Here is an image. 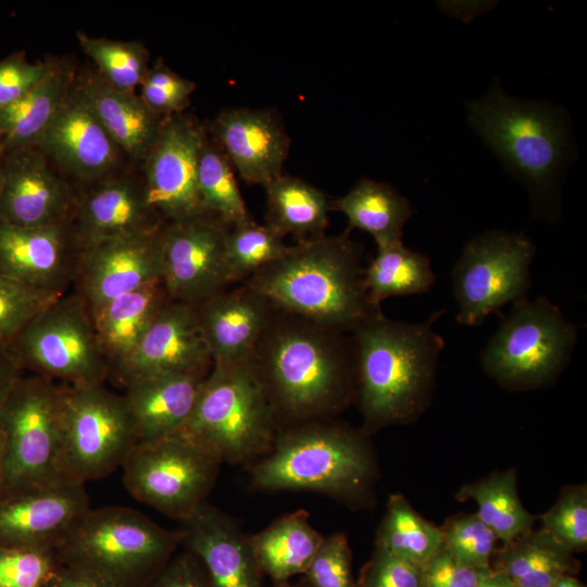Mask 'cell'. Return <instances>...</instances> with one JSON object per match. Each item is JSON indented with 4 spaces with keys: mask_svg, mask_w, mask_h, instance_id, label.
Returning a JSON list of instances; mask_svg holds the SVG:
<instances>
[{
    "mask_svg": "<svg viewBox=\"0 0 587 587\" xmlns=\"http://www.w3.org/2000/svg\"><path fill=\"white\" fill-rule=\"evenodd\" d=\"M249 362L278 429L329 420L355 392L349 334L274 310Z\"/></svg>",
    "mask_w": 587,
    "mask_h": 587,
    "instance_id": "cell-1",
    "label": "cell"
},
{
    "mask_svg": "<svg viewBox=\"0 0 587 587\" xmlns=\"http://www.w3.org/2000/svg\"><path fill=\"white\" fill-rule=\"evenodd\" d=\"M444 311L427 321H395L380 311L350 334L355 392L364 429L408 422L426 407L434 387L444 338L434 324Z\"/></svg>",
    "mask_w": 587,
    "mask_h": 587,
    "instance_id": "cell-2",
    "label": "cell"
},
{
    "mask_svg": "<svg viewBox=\"0 0 587 587\" xmlns=\"http://www.w3.org/2000/svg\"><path fill=\"white\" fill-rule=\"evenodd\" d=\"M361 258L362 248L347 233L322 235L289 246L279 259L242 283L274 310L350 334L382 311L370 302Z\"/></svg>",
    "mask_w": 587,
    "mask_h": 587,
    "instance_id": "cell-3",
    "label": "cell"
},
{
    "mask_svg": "<svg viewBox=\"0 0 587 587\" xmlns=\"http://www.w3.org/2000/svg\"><path fill=\"white\" fill-rule=\"evenodd\" d=\"M467 107L472 127L527 186L534 214L554 220L559 179L570 151L563 112L510 98L498 84Z\"/></svg>",
    "mask_w": 587,
    "mask_h": 587,
    "instance_id": "cell-4",
    "label": "cell"
},
{
    "mask_svg": "<svg viewBox=\"0 0 587 587\" xmlns=\"http://www.w3.org/2000/svg\"><path fill=\"white\" fill-rule=\"evenodd\" d=\"M374 461L363 436L329 420L278 429L257 459L251 483L263 490H309L353 499L372 480Z\"/></svg>",
    "mask_w": 587,
    "mask_h": 587,
    "instance_id": "cell-5",
    "label": "cell"
},
{
    "mask_svg": "<svg viewBox=\"0 0 587 587\" xmlns=\"http://www.w3.org/2000/svg\"><path fill=\"white\" fill-rule=\"evenodd\" d=\"M278 426L249 359L212 362L197 402L178 432L222 462L246 463L264 455Z\"/></svg>",
    "mask_w": 587,
    "mask_h": 587,
    "instance_id": "cell-6",
    "label": "cell"
},
{
    "mask_svg": "<svg viewBox=\"0 0 587 587\" xmlns=\"http://www.w3.org/2000/svg\"><path fill=\"white\" fill-rule=\"evenodd\" d=\"M180 544V529H166L132 508L110 505L88 509L55 553L61 564L95 571L123 587H137L160 571Z\"/></svg>",
    "mask_w": 587,
    "mask_h": 587,
    "instance_id": "cell-7",
    "label": "cell"
},
{
    "mask_svg": "<svg viewBox=\"0 0 587 587\" xmlns=\"http://www.w3.org/2000/svg\"><path fill=\"white\" fill-rule=\"evenodd\" d=\"M577 327L545 297L514 303L480 352L484 371L512 389L554 380L567 364Z\"/></svg>",
    "mask_w": 587,
    "mask_h": 587,
    "instance_id": "cell-8",
    "label": "cell"
},
{
    "mask_svg": "<svg viewBox=\"0 0 587 587\" xmlns=\"http://www.w3.org/2000/svg\"><path fill=\"white\" fill-rule=\"evenodd\" d=\"M62 394L63 385L52 379L22 376L0 407L4 491L71 478L63 460Z\"/></svg>",
    "mask_w": 587,
    "mask_h": 587,
    "instance_id": "cell-9",
    "label": "cell"
},
{
    "mask_svg": "<svg viewBox=\"0 0 587 587\" xmlns=\"http://www.w3.org/2000/svg\"><path fill=\"white\" fill-rule=\"evenodd\" d=\"M221 463L209 449L176 433L137 442L122 465L123 482L135 499L183 522L205 502Z\"/></svg>",
    "mask_w": 587,
    "mask_h": 587,
    "instance_id": "cell-10",
    "label": "cell"
},
{
    "mask_svg": "<svg viewBox=\"0 0 587 587\" xmlns=\"http://www.w3.org/2000/svg\"><path fill=\"white\" fill-rule=\"evenodd\" d=\"M10 346L24 370L64 385L104 383L110 374L91 313L75 292L37 314Z\"/></svg>",
    "mask_w": 587,
    "mask_h": 587,
    "instance_id": "cell-11",
    "label": "cell"
},
{
    "mask_svg": "<svg viewBox=\"0 0 587 587\" xmlns=\"http://www.w3.org/2000/svg\"><path fill=\"white\" fill-rule=\"evenodd\" d=\"M62 439L66 474L84 484L122 466L138 441L125 397L103 383L63 384Z\"/></svg>",
    "mask_w": 587,
    "mask_h": 587,
    "instance_id": "cell-12",
    "label": "cell"
},
{
    "mask_svg": "<svg viewBox=\"0 0 587 587\" xmlns=\"http://www.w3.org/2000/svg\"><path fill=\"white\" fill-rule=\"evenodd\" d=\"M534 255L535 246L521 233L488 230L471 239L451 272L455 321L475 326L526 298Z\"/></svg>",
    "mask_w": 587,
    "mask_h": 587,
    "instance_id": "cell-13",
    "label": "cell"
},
{
    "mask_svg": "<svg viewBox=\"0 0 587 587\" xmlns=\"http://www.w3.org/2000/svg\"><path fill=\"white\" fill-rule=\"evenodd\" d=\"M207 129L188 114L166 117L143 160L148 204L166 223L211 216L198 188V162Z\"/></svg>",
    "mask_w": 587,
    "mask_h": 587,
    "instance_id": "cell-14",
    "label": "cell"
},
{
    "mask_svg": "<svg viewBox=\"0 0 587 587\" xmlns=\"http://www.w3.org/2000/svg\"><path fill=\"white\" fill-rule=\"evenodd\" d=\"M229 228L213 216L163 224L162 280L170 300L197 307L234 284L226 259Z\"/></svg>",
    "mask_w": 587,
    "mask_h": 587,
    "instance_id": "cell-15",
    "label": "cell"
},
{
    "mask_svg": "<svg viewBox=\"0 0 587 587\" xmlns=\"http://www.w3.org/2000/svg\"><path fill=\"white\" fill-rule=\"evenodd\" d=\"M84 483L63 478L0 496V546L54 550L90 509Z\"/></svg>",
    "mask_w": 587,
    "mask_h": 587,
    "instance_id": "cell-16",
    "label": "cell"
},
{
    "mask_svg": "<svg viewBox=\"0 0 587 587\" xmlns=\"http://www.w3.org/2000/svg\"><path fill=\"white\" fill-rule=\"evenodd\" d=\"M161 229L82 248L74 292L91 314L122 295L162 279Z\"/></svg>",
    "mask_w": 587,
    "mask_h": 587,
    "instance_id": "cell-17",
    "label": "cell"
},
{
    "mask_svg": "<svg viewBox=\"0 0 587 587\" xmlns=\"http://www.w3.org/2000/svg\"><path fill=\"white\" fill-rule=\"evenodd\" d=\"M3 183L0 222L18 227H39L73 221L77 193L48 164L38 147L0 158Z\"/></svg>",
    "mask_w": 587,
    "mask_h": 587,
    "instance_id": "cell-18",
    "label": "cell"
},
{
    "mask_svg": "<svg viewBox=\"0 0 587 587\" xmlns=\"http://www.w3.org/2000/svg\"><path fill=\"white\" fill-rule=\"evenodd\" d=\"M80 251L72 221L39 227L0 222V275L21 284L65 294Z\"/></svg>",
    "mask_w": 587,
    "mask_h": 587,
    "instance_id": "cell-19",
    "label": "cell"
},
{
    "mask_svg": "<svg viewBox=\"0 0 587 587\" xmlns=\"http://www.w3.org/2000/svg\"><path fill=\"white\" fill-rule=\"evenodd\" d=\"M211 366L212 358L196 307L168 300L113 376L125 386L137 378L210 370Z\"/></svg>",
    "mask_w": 587,
    "mask_h": 587,
    "instance_id": "cell-20",
    "label": "cell"
},
{
    "mask_svg": "<svg viewBox=\"0 0 587 587\" xmlns=\"http://www.w3.org/2000/svg\"><path fill=\"white\" fill-rule=\"evenodd\" d=\"M36 147L87 186L112 176L121 151L73 86Z\"/></svg>",
    "mask_w": 587,
    "mask_h": 587,
    "instance_id": "cell-21",
    "label": "cell"
},
{
    "mask_svg": "<svg viewBox=\"0 0 587 587\" xmlns=\"http://www.w3.org/2000/svg\"><path fill=\"white\" fill-rule=\"evenodd\" d=\"M209 134L246 183L264 187L283 174L290 139L274 111L224 109Z\"/></svg>",
    "mask_w": 587,
    "mask_h": 587,
    "instance_id": "cell-22",
    "label": "cell"
},
{
    "mask_svg": "<svg viewBox=\"0 0 587 587\" xmlns=\"http://www.w3.org/2000/svg\"><path fill=\"white\" fill-rule=\"evenodd\" d=\"M179 529L210 587H263L249 538L227 514L204 502Z\"/></svg>",
    "mask_w": 587,
    "mask_h": 587,
    "instance_id": "cell-23",
    "label": "cell"
},
{
    "mask_svg": "<svg viewBox=\"0 0 587 587\" xmlns=\"http://www.w3.org/2000/svg\"><path fill=\"white\" fill-rule=\"evenodd\" d=\"M73 226L82 248L154 233L164 222L148 204L142 180L110 176L77 193Z\"/></svg>",
    "mask_w": 587,
    "mask_h": 587,
    "instance_id": "cell-24",
    "label": "cell"
},
{
    "mask_svg": "<svg viewBox=\"0 0 587 587\" xmlns=\"http://www.w3.org/2000/svg\"><path fill=\"white\" fill-rule=\"evenodd\" d=\"M212 362L249 359L274 311L249 285L224 289L196 307Z\"/></svg>",
    "mask_w": 587,
    "mask_h": 587,
    "instance_id": "cell-25",
    "label": "cell"
},
{
    "mask_svg": "<svg viewBox=\"0 0 587 587\" xmlns=\"http://www.w3.org/2000/svg\"><path fill=\"white\" fill-rule=\"evenodd\" d=\"M210 370L171 373L128 382L124 395L137 442L178 433L187 423Z\"/></svg>",
    "mask_w": 587,
    "mask_h": 587,
    "instance_id": "cell-26",
    "label": "cell"
},
{
    "mask_svg": "<svg viewBox=\"0 0 587 587\" xmlns=\"http://www.w3.org/2000/svg\"><path fill=\"white\" fill-rule=\"evenodd\" d=\"M74 88L118 149L143 161L166 117L152 112L136 92L111 86L97 72L82 75Z\"/></svg>",
    "mask_w": 587,
    "mask_h": 587,
    "instance_id": "cell-27",
    "label": "cell"
},
{
    "mask_svg": "<svg viewBox=\"0 0 587 587\" xmlns=\"http://www.w3.org/2000/svg\"><path fill=\"white\" fill-rule=\"evenodd\" d=\"M170 300L163 280L122 295L91 314L97 338L114 375L136 349L149 325Z\"/></svg>",
    "mask_w": 587,
    "mask_h": 587,
    "instance_id": "cell-28",
    "label": "cell"
},
{
    "mask_svg": "<svg viewBox=\"0 0 587 587\" xmlns=\"http://www.w3.org/2000/svg\"><path fill=\"white\" fill-rule=\"evenodd\" d=\"M248 538L262 574L282 583L304 573L324 536L310 523L309 513L300 509Z\"/></svg>",
    "mask_w": 587,
    "mask_h": 587,
    "instance_id": "cell-29",
    "label": "cell"
},
{
    "mask_svg": "<svg viewBox=\"0 0 587 587\" xmlns=\"http://www.w3.org/2000/svg\"><path fill=\"white\" fill-rule=\"evenodd\" d=\"M330 209L347 217V234L353 228L366 232L377 248L402 241L403 227L412 214L409 200L397 189L369 178L330 201Z\"/></svg>",
    "mask_w": 587,
    "mask_h": 587,
    "instance_id": "cell-30",
    "label": "cell"
},
{
    "mask_svg": "<svg viewBox=\"0 0 587 587\" xmlns=\"http://www.w3.org/2000/svg\"><path fill=\"white\" fill-rule=\"evenodd\" d=\"M264 189L267 226L283 237L292 235L298 241L325 235L332 209L322 190L284 173Z\"/></svg>",
    "mask_w": 587,
    "mask_h": 587,
    "instance_id": "cell-31",
    "label": "cell"
},
{
    "mask_svg": "<svg viewBox=\"0 0 587 587\" xmlns=\"http://www.w3.org/2000/svg\"><path fill=\"white\" fill-rule=\"evenodd\" d=\"M572 552L545 529L529 530L504 545L497 570L514 587H551L563 575L578 566Z\"/></svg>",
    "mask_w": 587,
    "mask_h": 587,
    "instance_id": "cell-32",
    "label": "cell"
},
{
    "mask_svg": "<svg viewBox=\"0 0 587 587\" xmlns=\"http://www.w3.org/2000/svg\"><path fill=\"white\" fill-rule=\"evenodd\" d=\"M72 83L70 72L52 66L48 75L28 93L0 109V130L4 135L2 155L36 146L52 115L67 96Z\"/></svg>",
    "mask_w": 587,
    "mask_h": 587,
    "instance_id": "cell-33",
    "label": "cell"
},
{
    "mask_svg": "<svg viewBox=\"0 0 587 587\" xmlns=\"http://www.w3.org/2000/svg\"><path fill=\"white\" fill-rule=\"evenodd\" d=\"M435 280L427 255L407 248L402 241L377 248V254L364 267L367 296L377 309L390 297L427 292Z\"/></svg>",
    "mask_w": 587,
    "mask_h": 587,
    "instance_id": "cell-34",
    "label": "cell"
},
{
    "mask_svg": "<svg viewBox=\"0 0 587 587\" xmlns=\"http://www.w3.org/2000/svg\"><path fill=\"white\" fill-rule=\"evenodd\" d=\"M457 498L474 500L478 508L476 515L504 545L533 528L535 517L519 499L514 470L464 485Z\"/></svg>",
    "mask_w": 587,
    "mask_h": 587,
    "instance_id": "cell-35",
    "label": "cell"
},
{
    "mask_svg": "<svg viewBox=\"0 0 587 587\" xmlns=\"http://www.w3.org/2000/svg\"><path fill=\"white\" fill-rule=\"evenodd\" d=\"M376 545L422 566L442 548V532L423 519L400 494L391 495Z\"/></svg>",
    "mask_w": 587,
    "mask_h": 587,
    "instance_id": "cell-36",
    "label": "cell"
},
{
    "mask_svg": "<svg viewBox=\"0 0 587 587\" xmlns=\"http://www.w3.org/2000/svg\"><path fill=\"white\" fill-rule=\"evenodd\" d=\"M198 188L207 212L228 225L253 221L235 178L234 168L209 132L198 162Z\"/></svg>",
    "mask_w": 587,
    "mask_h": 587,
    "instance_id": "cell-37",
    "label": "cell"
},
{
    "mask_svg": "<svg viewBox=\"0 0 587 587\" xmlns=\"http://www.w3.org/2000/svg\"><path fill=\"white\" fill-rule=\"evenodd\" d=\"M77 40L111 86L130 92L140 87L149 70V53L142 43L96 38L83 32L77 33Z\"/></svg>",
    "mask_w": 587,
    "mask_h": 587,
    "instance_id": "cell-38",
    "label": "cell"
},
{
    "mask_svg": "<svg viewBox=\"0 0 587 587\" xmlns=\"http://www.w3.org/2000/svg\"><path fill=\"white\" fill-rule=\"evenodd\" d=\"M284 237L254 221L230 227L226 236V259L233 282H243L279 259L288 249Z\"/></svg>",
    "mask_w": 587,
    "mask_h": 587,
    "instance_id": "cell-39",
    "label": "cell"
},
{
    "mask_svg": "<svg viewBox=\"0 0 587 587\" xmlns=\"http://www.w3.org/2000/svg\"><path fill=\"white\" fill-rule=\"evenodd\" d=\"M441 532L442 548L457 560L477 570L491 569L498 538L476 513L449 520Z\"/></svg>",
    "mask_w": 587,
    "mask_h": 587,
    "instance_id": "cell-40",
    "label": "cell"
},
{
    "mask_svg": "<svg viewBox=\"0 0 587 587\" xmlns=\"http://www.w3.org/2000/svg\"><path fill=\"white\" fill-rule=\"evenodd\" d=\"M63 295L0 275V344L10 345L37 314Z\"/></svg>",
    "mask_w": 587,
    "mask_h": 587,
    "instance_id": "cell-41",
    "label": "cell"
},
{
    "mask_svg": "<svg viewBox=\"0 0 587 587\" xmlns=\"http://www.w3.org/2000/svg\"><path fill=\"white\" fill-rule=\"evenodd\" d=\"M542 529L571 551L587 547V489L566 487L557 502L541 515Z\"/></svg>",
    "mask_w": 587,
    "mask_h": 587,
    "instance_id": "cell-42",
    "label": "cell"
},
{
    "mask_svg": "<svg viewBox=\"0 0 587 587\" xmlns=\"http://www.w3.org/2000/svg\"><path fill=\"white\" fill-rule=\"evenodd\" d=\"M59 564L51 549L0 546V587H48Z\"/></svg>",
    "mask_w": 587,
    "mask_h": 587,
    "instance_id": "cell-43",
    "label": "cell"
},
{
    "mask_svg": "<svg viewBox=\"0 0 587 587\" xmlns=\"http://www.w3.org/2000/svg\"><path fill=\"white\" fill-rule=\"evenodd\" d=\"M351 550L342 533L324 537L304 571L307 587H358L351 571Z\"/></svg>",
    "mask_w": 587,
    "mask_h": 587,
    "instance_id": "cell-44",
    "label": "cell"
},
{
    "mask_svg": "<svg viewBox=\"0 0 587 587\" xmlns=\"http://www.w3.org/2000/svg\"><path fill=\"white\" fill-rule=\"evenodd\" d=\"M140 88L139 97L145 104L155 114L167 117L188 105L196 84L159 62L149 67Z\"/></svg>",
    "mask_w": 587,
    "mask_h": 587,
    "instance_id": "cell-45",
    "label": "cell"
},
{
    "mask_svg": "<svg viewBox=\"0 0 587 587\" xmlns=\"http://www.w3.org/2000/svg\"><path fill=\"white\" fill-rule=\"evenodd\" d=\"M358 587H423L422 566L376 545Z\"/></svg>",
    "mask_w": 587,
    "mask_h": 587,
    "instance_id": "cell-46",
    "label": "cell"
},
{
    "mask_svg": "<svg viewBox=\"0 0 587 587\" xmlns=\"http://www.w3.org/2000/svg\"><path fill=\"white\" fill-rule=\"evenodd\" d=\"M45 62L30 63L24 52H15L0 61V109L28 93L51 71Z\"/></svg>",
    "mask_w": 587,
    "mask_h": 587,
    "instance_id": "cell-47",
    "label": "cell"
},
{
    "mask_svg": "<svg viewBox=\"0 0 587 587\" xmlns=\"http://www.w3.org/2000/svg\"><path fill=\"white\" fill-rule=\"evenodd\" d=\"M484 571L460 562L441 548L422 565L423 587H476Z\"/></svg>",
    "mask_w": 587,
    "mask_h": 587,
    "instance_id": "cell-48",
    "label": "cell"
},
{
    "mask_svg": "<svg viewBox=\"0 0 587 587\" xmlns=\"http://www.w3.org/2000/svg\"><path fill=\"white\" fill-rule=\"evenodd\" d=\"M148 587H210L196 557L187 552L170 559Z\"/></svg>",
    "mask_w": 587,
    "mask_h": 587,
    "instance_id": "cell-49",
    "label": "cell"
},
{
    "mask_svg": "<svg viewBox=\"0 0 587 587\" xmlns=\"http://www.w3.org/2000/svg\"><path fill=\"white\" fill-rule=\"evenodd\" d=\"M48 587H123L111 578L95 571L59 564Z\"/></svg>",
    "mask_w": 587,
    "mask_h": 587,
    "instance_id": "cell-50",
    "label": "cell"
},
{
    "mask_svg": "<svg viewBox=\"0 0 587 587\" xmlns=\"http://www.w3.org/2000/svg\"><path fill=\"white\" fill-rule=\"evenodd\" d=\"M24 369L9 344H0V407L23 376Z\"/></svg>",
    "mask_w": 587,
    "mask_h": 587,
    "instance_id": "cell-51",
    "label": "cell"
},
{
    "mask_svg": "<svg viewBox=\"0 0 587 587\" xmlns=\"http://www.w3.org/2000/svg\"><path fill=\"white\" fill-rule=\"evenodd\" d=\"M476 587H514V585L503 572L491 567L483 572Z\"/></svg>",
    "mask_w": 587,
    "mask_h": 587,
    "instance_id": "cell-52",
    "label": "cell"
},
{
    "mask_svg": "<svg viewBox=\"0 0 587 587\" xmlns=\"http://www.w3.org/2000/svg\"><path fill=\"white\" fill-rule=\"evenodd\" d=\"M5 487V448L4 438L0 429V496L3 494Z\"/></svg>",
    "mask_w": 587,
    "mask_h": 587,
    "instance_id": "cell-53",
    "label": "cell"
},
{
    "mask_svg": "<svg viewBox=\"0 0 587 587\" xmlns=\"http://www.w3.org/2000/svg\"><path fill=\"white\" fill-rule=\"evenodd\" d=\"M551 587H585V586L572 575H563L560 578H558Z\"/></svg>",
    "mask_w": 587,
    "mask_h": 587,
    "instance_id": "cell-54",
    "label": "cell"
},
{
    "mask_svg": "<svg viewBox=\"0 0 587 587\" xmlns=\"http://www.w3.org/2000/svg\"><path fill=\"white\" fill-rule=\"evenodd\" d=\"M3 149H4V135L0 130V158H1L2 153H3Z\"/></svg>",
    "mask_w": 587,
    "mask_h": 587,
    "instance_id": "cell-55",
    "label": "cell"
},
{
    "mask_svg": "<svg viewBox=\"0 0 587 587\" xmlns=\"http://www.w3.org/2000/svg\"><path fill=\"white\" fill-rule=\"evenodd\" d=\"M2 183H3V172H2V166H1V162H0V192H1V188H2Z\"/></svg>",
    "mask_w": 587,
    "mask_h": 587,
    "instance_id": "cell-56",
    "label": "cell"
},
{
    "mask_svg": "<svg viewBox=\"0 0 587 587\" xmlns=\"http://www.w3.org/2000/svg\"><path fill=\"white\" fill-rule=\"evenodd\" d=\"M286 587H307V586L304 585V586H286Z\"/></svg>",
    "mask_w": 587,
    "mask_h": 587,
    "instance_id": "cell-57",
    "label": "cell"
}]
</instances>
